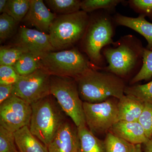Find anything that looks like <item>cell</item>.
Segmentation results:
<instances>
[{"label":"cell","mask_w":152,"mask_h":152,"mask_svg":"<svg viewBox=\"0 0 152 152\" xmlns=\"http://www.w3.org/2000/svg\"><path fill=\"white\" fill-rule=\"evenodd\" d=\"M145 48L141 41L135 36H123L102 50L108 65L102 69L124 80L135 71L138 73L141 69Z\"/></svg>","instance_id":"1"},{"label":"cell","mask_w":152,"mask_h":152,"mask_svg":"<svg viewBox=\"0 0 152 152\" xmlns=\"http://www.w3.org/2000/svg\"><path fill=\"white\" fill-rule=\"evenodd\" d=\"M80 97L83 102L97 103L125 94L124 81L114 74L94 68L76 79Z\"/></svg>","instance_id":"2"},{"label":"cell","mask_w":152,"mask_h":152,"mask_svg":"<svg viewBox=\"0 0 152 152\" xmlns=\"http://www.w3.org/2000/svg\"><path fill=\"white\" fill-rule=\"evenodd\" d=\"M111 12L102 10L90 16L86 31L81 41L83 50L90 61L100 68L106 66V61L102 53V49L114 42L115 23Z\"/></svg>","instance_id":"3"},{"label":"cell","mask_w":152,"mask_h":152,"mask_svg":"<svg viewBox=\"0 0 152 152\" xmlns=\"http://www.w3.org/2000/svg\"><path fill=\"white\" fill-rule=\"evenodd\" d=\"M90 16L82 10L56 17L48 34L55 50H64L81 41L89 22Z\"/></svg>","instance_id":"4"},{"label":"cell","mask_w":152,"mask_h":152,"mask_svg":"<svg viewBox=\"0 0 152 152\" xmlns=\"http://www.w3.org/2000/svg\"><path fill=\"white\" fill-rule=\"evenodd\" d=\"M51 97L31 105L32 111L29 126L32 134L47 148L65 122L62 113Z\"/></svg>","instance_id":"5"},{"label":"cell","mask_w":152,"mask_h":152,"mask_svg":"<svg viewBox=\"0 0 152 152\" xmlns=\"http://www.w3.org/2000/svg\"><path fill=\"white\" fill-rule=\"evenodd\" d=\"M41 59L42 69L51 75L69 77L75 80L91 69L100 68L92 64L76 48L50 52Z\"/></svg>","instance_id":"6"},{"label":"cell","mask_w":152,"mask_h":152,"mask_svg":"<svg viewBox=\"0 0 152 152\" xmlns=\"http://www.w3.org/2000/svg\"><path fill=\"white\" fill-rule=\"evenodd\" d=\"M50 95L56 99L62 110L71 118L76 127L86 126L83 102L75 79L51 76Z\"/></svg>","instance_id":"7"},{"label":"cell","mask_w":152,"mask_h":152,"mask_svg":"<svg viewBox=\"0 0 152 152\" xmlns=\"http://www.w3.org/2000/svg\"><path fill=\"white\" fill-rule=\"evenodd\" d=\"M118 102L111 98L97 103L83 102L86 124L95 135L107 134L118 122Z\"/></svg>","instance_id":"8"},{"label":"cell","mask_w":152,"mask_h":152,"mask_svg":"<svg viewBox=\"0 0 152 152\" xmlns=\"http://www.w3.org/2000/svg\"><path fill=\"white\" fill-rule=\"evenodd\" d=\"M51 75L42 69L21 76L14 85L12 95L31 105L50 95Z\"/></svg>","instance_id":"9"},{"label":"cell","mask_w":152,"mask_h":152,"mask_svg":"<svg viewBox=\"0 0 152 152\" xmlns=\"http://www.w3.org/2000/svg\"><path fill=\"white\" fill-rule=\"evenodd\" d=\"M0 105V126L13 133L29 126L31 105L13 95Z\"/></svg>","instance_id":"10"},{"label":"cell","mask_w":152,"mask_h":152,"mask_svg":"<svg viewBox=\"0 0 152 152\" xmlns=\"http://www.w3.org/2000/svg\"><path fill=\"white\" fill-rule=\"evenodd\" d=\"M15 45L40 58L55 50L50 42L48 34L26 26H21L19 28Z\"/></svg>","instance_id":"11"},{"label":"cell","mask_w":152,"mask_h":152,"mask_svg":"<svg viewBox=\"0 0 152 152\" xmlns=\"http://www.w3.org/2000/svg\"><path fill=\"white\" fill-rule=\"evenodd\" d=\"M79 146L77 128L65 121L47 148L48 152H79Z\"/></svg>","instance_id":"12"},{"label":"cell","mask_w":152,"mask_h":152,"mask_svg":"<svg viewBox=\"0 0 152 152\" xmlns=\"http://www.w3.org/2000/svg\"><path fill=\"white\" fill-rule=\"evenodd\" d=\"M42 0H30L29 9L23 20L37 30L48 34L51 25L56 18Z\"/></svg>","instance_id":"13"},{"label":"cell","mask_w":152,"mask_h":152,"mask_svg":"<svg viewBox=\"0 0 152 152\" xmlns=\"http://www.w3.org/2000/svg\"><path fill=\"white\" fill-rule=\"evenodd\" d=\"M110 130L116 136L135 145H143L149 140L138 121H118Z\"/></svg>","instance_id":"14"},{"label":"cell","mask_w":152,"mask_h":152,"mask_svg":"<svg viewBox=\"0 0 152 152\" xmlns=\"http://www.w3.org/2000/svg\"><path fill=\"white\" fill-rule=\"evenodd\" d=\"M113 18L116 25L130 28L142 36L148 43L145 48L152 51V23L148 21L145 16L140 15L132 18L117 13Z\"/></svg>","instance_id":"15"},{"label":"cell","mask_w":152,"mask_h":152,"mask_svg":"<svg viewBox=\"0 0 152 152\" xmlns=\"http://www.w3.org/2000/svg\"><path fill=\"white\" fill-rule=\"evenodd\" d=\"M145 104L134 96L124 94L118 102V121H138Z\"/></svg>","instance_id":"16"},{"label":"cell","mask_w":152,"mask_h":152,"mask_svg":"<svg viewBox=\"0 0 152 152\" xmlns=\"http://www.w3.org/2000/svg\"><path fill=\"white\" fill-rule=\"evenodd\" d=\"M19 152H48V148L33 134L28 126L14 133Z\"/></svg>","instance_id":"17"},{"label":"cell","mask_w":152,"mask_h":152,"mask_svg":"<svg viewBox=\"0 0 152 152\" xmlns=\"http://www.w3.org/2000/svg\"><path fill=\"white\" fill-rule=\"evenodd\" d=\"M77 128L79 152H106L104 141L98 138L86 126Z\"/></svg>","instance_id":"18"},{"label":"cell","mask_w":152,"mask_h":152,"mask_svg":"<svg viewBox=\"0 0 152 152\" xmlns=\"http://www.w3.org/2000/svg\"><path fill=\"white\" fill-rule=\"evenodd\" d=\"M13 67L20 76L28 75L42 69L41 59L28 52L24 54Z\"/></svg>","instance_id":"19"},{"label":"cell","mask_w":152,"mask_h":152,"mask_svg":"<svg viewBox=\"0 0 152 152\" xmlns=\"http://www.w3.org/2000/svg\"><path fill=\"white\" fill-rule=\"evenodd\" d=\"M44 1L54 13L60 15L74 13L81 10V1L79 0H46Z\"/></svg>","instance_id":"20"},{"label":"cell","mask_w":152,"mask_h":152,"mask_svg":"<svg viewBox=\"0 0 152 152\" xmlns=\"http://www.w3.org/2000/svg\"><path fill=\"white\" fill-rule=\"evenodd\" d=\"M106 152H133L135 145L119 137L111 132L106 134L104 141Z\"/></svg>","instance_id":"21"},{"label":"cell","mask_w":152,"mask_h":152,"mask_svg":"<svg viewBox=\"0 0 152 152\" xmlns=\"http://www.w3.org/2000/svg\"><path fill=\"white\" fill-rule=\"evenodd\" d=\"M124 1L121 0H84L81 3V10L87 13L98 10H104L111 12L118 5Z\"/></svg>","instance_id":"22"},{"label":"cell","mask_w":152,"mask_h":152,"mask_svg":"<svg viewBox=\"0 0 152 152\" xmlns=\"http://www.w3.org/2000/svg\"><path fill=\"white\" fill-rule=\"evenodd\" d=\"M26 49L14 45L11 47H1L0 49V66H13L25 53Z\"/></svg>","instance_id":"23"},{"label":"cell","mask_w":152,"mask_h":152,"mask_svg":"<svg viewBox=\"0 0 152 152\" xmlns=\"http://www.w3.org/2000/svg\"><path fill=\"white\" fill-rule=\"evenodd\" d=\"M30 6V0H8L5 13L19 22L24 18Z\"/></svg>","instance_id":"24"},{"label":"cell","mask_w":152,"mask_h":152,"mask_svg":"<svg viewBox=\"0 0 152 152\" xmlns=\"http://www.w3.org/2000/svg\"><path fill=\"white\" fill-rule=\"evenodd\" d=\"M125 94L132 95L145 103L152 104V80L145 84L126 87Z\"/></svg>","instance_id":"25"},{"label":"cell","mask_w":152,"mask_h":152,"mask_svg":"<svg viewBox=\"0 0 152 152\" xmlns=\"http://www.w3.org/2000/svg\"><path fill=\"white\" fill-rule=\"evenodd\" d=\"M152 78V51L144 50L142 65L139 72L130 81L131 85L142 80L147 81Z\"/></svg>","instance_id":"26"},{"label":"cell","mask_w":152,"mask_h":152,"mask_svg":"<svg viewBox=\"0 0 152 152\" xmlns=\"http://www.w3.org/2000/svg\"><path fill=\"white\" fill-rule=\"evenodd\" d=\"M18 22L6 13L0 16V40L3 41L10 38L13 34Z\"/></svg>","instance_id":"27"},{"label":"cell","mask_w":152,"mask_h":152,"mask_svg":"<svg viewBox=\"0 0 152 152\" xmlns=\"http://www.w3.org/2000/svg\"><path fill=\"white\" fill-rule=\"evenodd\" d=\"M14 133L0 126V152H19Z\"/></svg>","instance_id":"28"},{"label":"cell","mask_w":152,"mask_h":152,"mask_svg":"<svg viewBox=\"0 0 152 152\" xmlns=\"http://www.w3.org/2000/svg\"><path fill=\"white\" fill-rule=\"evenodd\" d=\"M21 77L13 67L0 66V85H14Z\"/></svg>","instance_id":"29"},{"label":"cell","mask_w":152,"mask_h":152,"mask_svg":"<svg viewBox=\"0 0 152 152\" xmlns=\"http://www.w3.org/2000/svg\"><path fill=\"white\" fill-rule=\"evenodd\" d=\"M138 122L143 128L147 137L151 139L152 134V104L145 103Z\"/></svg>","instance_id":"30"},{"label":"cell","mask_w":152,"mask_h":152,"mask_svg":"<svg viewBox=\"0 0 152 152\" xmlns=\"http://www.w3.org/2000/svg\"><path fill=\"white\" fill-rule=\"evenodd\" d=\"M128 2L134 10L152 21V0H130Z\"/></svg>","instance_id":"31"},{"label":"cell","mask_w":152,"mask_h":152,"mask_svg":"<svg viewBox=\"0 0 152 152\" xmlns=\"http://www.w3.org/2000/svg\"><path fill=\"white\" fill-rule=\"evenodd\" d=\"M14 85H0V104L12 95Z\"/></svg>","instance_id":"32"},{"label":"cell","mask_w":152,"mask_h":152,"mask_svg":"<svg viewBox=\"0 0 152 152\" xmlns=\"http://www.w3.org/2000/svg\"><path fill=\"white\" fill-rule=\"evenodd\" d=\"M144 152H152V140L149 139L145 143L143 144Z\"/></svg>","instance_id":"33"},{"label":"cell","mask_w":152,"mask_h":152,"mask_svg":"<svg viewBox=\"0 0 152 152\" xmlns=\"http://www.w3.org/2000/svg\"><path fill=\"white\" fill-rule=\"evenodd\" d=\"M8 0L0 1V12L2 14L5 13V11L7 4Z\"/></svg>","instance_id":"34"},{"label":"cell","mask_w":152,"mask_h":152,"mask_svg":"<svg viewBox=\"0 0 152 152\" xmlns=\"http://www.w3.org/2000/svg\"><path fill=\"white\" fill-rule=\"evenodd\" d=\"M133 152H142L141 145H135Z\"/></svg>","instance_id":"35"},{"label":"cell","mask_w":152,"mask_h":152,"mask_svg":"<svg viewBox=\"0 0 152 152\" xmlns=\"http://www.w3.org/2000/svg\"><path fill=\"white\" fill-rule=\"evenodd\" d=\"M151 140H152V134L151 137Z\"/></svg>","instance_id":"36"}]
</instances>
